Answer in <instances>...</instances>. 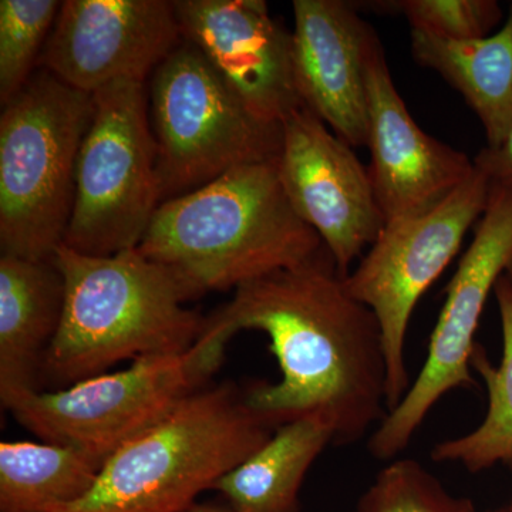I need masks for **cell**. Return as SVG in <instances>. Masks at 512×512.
<instances>
[{"mask_svg": "<svg viewBox=\"0 0 512 512\" xmlns=\"http://www.w3.org/2000/svg\"><path fill=\"white\" fill-rule=\"evenodd\" d=\"M205 329L227 342L241 330L271 339L281 379L245 387L249 406L275 430L318 420L332 431L333 444L345 446L389 413L379 322L350 295L326 248L305 264L239 286Z\"/></svg>", "mask_w": 512, "mask_h": 512, "instance_id": "cell-1", "label": "cell"}, {"mask_svg": "<svg viewBox=\"0 0 512 512\" xmlns=\"http://www.w3.org/2000/svg\"><path fill=\"white\" fill-rule=\"evenodd\" d=\"M276 161L242 165L161 202L138 251L170 269L192 298L305 264L325 245L293 210Z\"/></svg>", "mask_w": 512, "mask_h": 512, "instance_id": "cell-2", "label": "cell"}, {"mask_svg": "<svg viewBox=\"0 0 512 512\" xmlns=\"http://www.w3.org/2000/svg\"><path fill=\"white\" fill-rule=\"evenodd\" d=\"M55 261L66 303L42 390L103 375L123 360L187 352L201 338L207 318L185 306L190 291L138 248L90 256L60 245Z\"/></svg>", "mask_w": 512, "mask_h": 512, "instance_id": "cell-3", "label": "cell"}, {"mask_svg": "<svg viewBox=\"0 0 512 512\" xmlns=\"http://www.w3.org/2000/svg\"><path fill=\"white\" fill-rule=\"evenodd\" d=\"M247 387H202L103 464L82 500L56 512H185L274 434Z\"/></svg>", "mask_w": 512, "mask_h": 512, "instance_id": "cell-4", "label": "cell"}, {"mask_svg": "<svg viewBox=\"0 0 512 512\" xmlns=\"http://www.w3.org/2000/svg\"><path fill=\"white\" fill-rule=\"evenodd\" d=\"M93 94L39 69L0 116L2 255L52 261L72 217Z\"/></svg>", "mask_w": 512, "mask_h": 512, "instance_id": "cell-5", "label": "cell"}, {"mask_svg": "<svg viewBox=\"0 0 512 512\" xmlns=\"http://www.w3.org/2000/svg\"><path fill=\"white\" fill-rule=\"evenodd\" d=\"M228 343L202 332L187 352L140 357L59 390L18 394L2 406L45 443L82 450L106 463L119 448L207 386Z\"/></svg>", "mask_w": 512, "mask_h": 512, "instance_id": "cell-6", "label": "cell"}, {"mask_svg": "<svg viewBox=\"0 0 512 512\" xmlns=\"http://www.w3.org/2000/svg\"><path fill=\"white\" fill-rule=\"evenodd\" d=\"M93 96L63 245L109 256L138 248L163 202V188L146 83H113Z\"/></svg>", "mask_w": 512, "mask_h": 512, "instance_id": "cell-7", "label": "cell"}, {"mask_svg": "<svg viewBox=\"0 0 512 512\" xmlns=\"http://www.w3.org/2000/svg\"><path fill=\"white\" fill-rule=\"evenodd\" d=\"M148 107L163 202L281 153L282 124L254 116L184 40L153 73Z\"/></svg>", "mask_w": 512, "mask_h": 512, "instance_id": "cell-8", "label": "cell"}, {"mask_svg": "<svg viewBox=\"0 0 512 512\" xmlns=\"http://www.w3.org/2000/svg\"><path fill=\"white\" fill-rule=\"evenodd\" d=\"M490 191V180L476 167L433 210L384 225L345 278L350 295L375 313L382 330L389 412L412 386L406 340L414 308L458 254L468 229L483 217Z\"/></svg>", "mask_w": 512, "mask_h": 512, "instance_id": "cell-9", "label": "cell"}, {"mask_svg": "<svg viewBox=\"0 0 512 512\" xmlns=\"http://www.w3.org/2000/svg\"><path fill=\"white\" fill-rule=\"evenodd\" d=\"M512 254V191L491 184L490 198L474 239L450 284L429 353L409 392L370 436L369 453L379 460L399 456L434 404L451 390L471 389V357L488 295Z\"/></svg>", "mask_w": 512, "mask_h": 512, "instance_id": "cell-10", "label": "cell"}, {"mask_svg": "<svg viewBox=\"0 0 512 512\" xmlns=\"http://www.w3.org/2000/svg\"><path fill=\"white\" fill-rule=\"evenodd\" d=\"M305 106L282 121L278 174L286 197L315 229L342 276L386 225L369 168Z\"/></svg>", "mask_w": 512, "mask_h": 512, "instance_id": "cell-11", "label": "cell"}, {"mask_svg": "<svg viewBox=\"0 0 512 512\" xmlns=\"http://www.w3.org/2000/svg\"><path fill=\"white\" fill-rule=\"evenodd\" d=\"M183 43L170 0H64L39 67L94 94L147 77Z\"/></svg>", "mask_w": 512, "mask_h": 512, "instance_id": "cell-12", "label": "cell"}, {"mask_svg": "<svg viewBox=\"0 0 512 512\" xmlns=\"http://www.w3.org/2000/svg\"><path fill=\"white\" fill-rule=\"evenodd\" d=\"M184 42L254 116L282 124L303 106L292 67V32L272 18L264 0H174Z\"/></svg>", "mask_w": 512, "mask_h": 512, "instance_id": "cell-13", "label": "cell"}, {"mask_svg": "<svg viewBox=\"0 0 512 512\" xmlns=\"http://www.w3.org/2000/svg\"><path fill=\"white\" fill-rule=\"evenodd\" d=\"M369 173L384 222L429 212L476 171L466 154L424 133L397 92L379 37L366 67Z\"/></svg>", "mask_w": 512, "mask_h": 512, "instance_id": "cell-14", "label": "cell"}, {"mask_svg": "<svg viewBox=\"0 0 512 512\" xmlns=\"http://www.w3.org/2000/svg\"><path fill=\"white\" fill-rule=\"evenodd\" d=\"M292 8L299 99L350 147H367L366 67L375 30L340 0H293Z\"/></svg>", "mask_w": 512, "mask_h": 512, "instance_id": "cell-15", "label": "cell"}, {"mask_svg": "<svg viewBox=\"0 0 512 512\" xmlns=\"http://www.w3.org/2000/svg\"><path fill=\"white\" fill-rule=\"evenodd\" d=\"M66 284L55 259L0 255V400L42 392L47 355L62 325Z\"/></svg>", "mask_w": 512, "mask_h": 512, "instance_id": "cell-16", "label": "cell"}, {"mask_svg": "<svg viewBox=\"0 0 512 512\" xmlns=\"http://www.w3.org/2000/svg\"><path fill=\"white\" fill-rule=\"evenodd\" d=\"M412 53L463 94L487 148L503 146L512 133V5L503 28L483 39L454 42L412 30Z\"/></svg>", "mask_w": 512, "mask_h": 512, "instance_id": "cell-17", "label": "cell"}, {"mask_svg": "<svg viewBox=\"0 0 512 512\" xmlns=\"http://www.w3.org/2000/svg\"><path fill=\"white\" fill-rule=\"evenodd\" d=\"M333 434L318 420L279 426L271 439L229 471L212 490L234 512H301L299 493L309 468Z\"/></svg>", "mask_w": 512, "mask_h": 512, "instance_id": "cell-18", "label": "cell"}, {"mask_svg": "<svg viewBox=\"0 0 512 512\" xmlns=\"http://www.w3.org/2000/svg\"><path fill=\"white\" fill-rule=\"evenodd\" d=\"M103 461L53 443H0V512H56L82 500Z\"/></svg>", "mask_w": 512, "mask_h": 512, "instance_id": "cell-19", "label": "cell"}, {"mask_svg": "<svg viewBox=\"0 0 512 512\" xmlns=\"http://www.w3.org/2000/svg\"><path fill=\"white\" fill-rule=\"evenodd\" d=\"M494 292L503 328V359L500 366H494L480 345L471 357V369L487 386V414L476 430L441 441L431 450L436 463H457L470 473L498 463L512 464V286L507 276L498 279Z\"/></svg>", "mask_w": 512, "mask_h": 512, "instance_id": "cell-20", "label": "cell"}, {"mask_svg": "<svg viewBox=\"0 0 512 512\" xmlns=\"http://www.w3.org/2000/svg\"><path fill=\"white\" fill-rule=\"evenodd\" d=\"M62 2H0V103L15 99L39 69V60Z\"/></svg>", "mask_w": 512, "mask_h": 512, "instance_id": "cell-21", "label": "cell"}, {"mask_svg": "<svg viewBox=\"0 0 512 512\" xmlns=\"http://www.w3.org/2000/svg\"><path fill=\"white\" fill-rule=\"evenodd\" d=\"M355 512H476V505L448 493L419 461L403 458L377 474Z\"/></svg>", "mask_w": 512, "mask_h": 512, "instance_id": "cell-22", "label": "cell"}, {"mask_svg": "<svg viewBox=\"0 0 512 512\" xmlns=\"http://www.w3.org/2000/svg\"><path fill=\"white\" fill-rule=\"evenodd\" d=\"M396 8L412 30L454 42L483 39L503 19L495 0H404Z\"/></svg>", "mask_w": 512, "mask_h": 512, "instance_id": "cell-23", "label": "cell"}, {"mask_svg": "<svg viewBox=\"0 0 512 512\" xmlns=\"http://www.w3.org/2000/svg\"><path fill=\"white\" fill-rule=\"evenodd\" d=\"M474 165L491 184L512 191V133L503 146L484 147L474 158Z\"/></svg>", "mask_w": 512, "mask_h": 512, "instance_id": "cell-24", "label": "cell"}, {"mask_svg": "<svg viewBox=\"0 0 512 512\" xmlns=\"http://www.w3.org/2000/svg\"><path fill=\"white\" fill-rule=\"evenodd\" d=\"M185 512H234L227 504H195Z\"/></svg>", "mask_w": 512, "mask_h": 512, "instance_id": "cell-25", "label": "cell"}, {"mask_svg": "<svg viewBox=\"0 0 512 512\" xmlns=\"http://www.w3.org/2000/svg\"><path fill=\"white\" fill-rule=\"evenodd\" d=\"M505 276H507L508 281L512 286V254L510 256V261H508L507 268H505Z\"/></svg>", "mask_w": 512, "mask_h": 512, "instance_id": "cell-26", "label": "cell"}, {"mask_svg": "<svg viewBox=\"0 0 512 512\" xmlns=\"http://www.w3.org/2000/svg\"><path fill=\"white\" fill-rule=\"evenodd\" d=\"M511 512H512V508H511Z\"/></svg>", "mask_w": 512, "mask_h": 512, "instance_id": "cell-27", "label": "cell"}]
</instances>
